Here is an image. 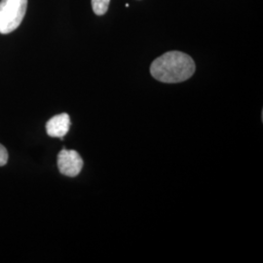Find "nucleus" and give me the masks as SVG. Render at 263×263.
<instances>
[{
  "mask_svg": "<svg viewBox=\"0 0 263 263\" xmlns=\"http://www.w3.org/2000/svg\"><path fill=\"white\" fill-rule=\"evenodd\" d=\"M195 63L191 57L179 51H171L154 60L151 73L164 83H179L189 79L195 72Z\"/></svg>",
  "mask_w": 263,
  "mask_h": 263,
  "instance_id": "obj_1",
  "label": "nucleus"
},
{
  "mask_svg": "<svg viewBox=\"0 0 263 263\" xmlns=\"http://www.w3.org/2000/svg\"><path fill=\"white\" fill-rule=\"evenodd\" d=\"M28 0H0V33L8 34L19 28L25 18Z\"/></svg>",
  "mask_w": 263,
  "mask_h": 263,
  "instance_id": "obj_2",
  "label": "nucleus"
},
{
  "mask_svg": "<svg viewBox=\"0 0 263 263\" xmlns=\"http://www.w3.org/2000/svg\"><path fill=\"white\" fill-rule=\"evenodd\" d=\"M58 168L64 176L73 178L83 168V160L77 151L64 148L58 155Z\"/></svg>",
  "mask_w": 263,
  "mask_h": 263,
  "instance_id": "obj_3",
  "label": "nucleus"
},
{
  "mask_svg": "<svg viewBox=\"0 0 263 263\" xmlns=\"http://www.w3.org/2000/svg\"><path fill=\"white\" fill-rule=\"evenodd\" d=\"M70 117L66 113H62L52 117L46 123V132L52 138L64 139L70 129Z\"/></svg>",
  "mask_w": 263,
  "mask_h": 263,
  "instance_id": "obj_4",
  "label": "nucleus"
},
{
  "mask_svg": "<svg viewBox=\"0 0 263 263\" xmlns=\"http://www.w3.org/2000/svg\"><path fill=\"white\" fill-rule=\"evenodd\" d=\"M91 3L95 14L98 16H103L108 10L110 0H92Z\"/></svg>",
  "mask_w": 263,
  "mask_h": 263,
  "instance_id": "obj_5",
  "label": "nucleus"
},
{
  "mask_svg": "<svg viewBox=\"0 0 263 263\" xmlns=\"http://www.w3.org/2000/svg\"><path fill=\"white\" fill-rule=\"evenodd\" d=\"M8 158H9V154L8 151L5 148V146H3L0 143V167L5 166L8 162Z\"/></svg>",
  "mask_w": 263,
  "mask_h": 263,
  "instance_id": "obj_6",
  "label": "nucleus"
}]
</instances>
